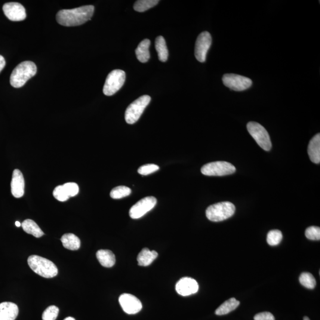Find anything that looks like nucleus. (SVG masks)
Masks as SVG:
<instances>
[{
    "label": "nucleus",
    "mask_w": 320,
    "mask_h": 320,
    "mask_svg": "<svg viewBox=\"0 0 320 320\" xmlns=\"http://www.w3.org/2000/svg\"><path fill=\"white\" fill-rule=\"evenodd\" d=\"M94 11L93 5H85L70 10H62L58 12L56 19L58 23L64 26L81 25L91 19Z\"/></svg>",
    "instance_id": "nucleus-1"
},
{
    "label": "nucleus",
    "mask_w": 320,
    "mask_h": 320,
    "mask_svg": "<svg viewBox=\"0 0 320 320\" xmlns=\"http://www.w3.org/2000/svg\"><path fill=\"white\" fill-rule=\"evenodd\" d=\"M37 67L32 61H24L15 68L10 76V84L14 88H20L36 75Z\"/></svg>",
    "instance_id": "nucleus-2"
},
{
    "label": "nucleus",
    "mask_w": 320,
    "mask_h": 320,
    "mask_svg": "<svg viewBox=\"0 0 320 320\" xmlns=\"http://www.w3.org/2000/svg\"><path fill=\"white\" fill-rule=\"evenodd\" d=\"M27 263L34 272L45 278H52L58 274L56 265L47 258L32 255L27 259Z\"/></svg>",
    "instance_id": "nucleus-3"
},
{
    "label": "nucleus",
    "mask_w": 320,
    "mask_h": 320,
    "mask_svg": "<svg viewBox=\"0 0 320 320\" xmlns=\"http://www.w3.org/2000/svg\"><path fill=\"white\" fill-rule=\"evenodd\" d=\"M235 211V206L232 202H223L209 206L206 211V215L212 222H220L232 217Z\"/></svg>",
    "instance_id": "nucleus-4"
},
{
    "label": "nucleus",
    "mask_w": 320,
    "mask_h": 320,
    "mask_svg": "<svg viewBox=\"0 0 320 320\" xmlns=\"http://www.w3.org/2000/svg\"><path fill=\"white\" fill-rule=\"evenodd\" d=\"M151 97L147 95L141 96L132 102L126 110L125 118L128 124H134L140 118L145 109L149 105Z\"/></svg>",
    "instance_id": "nucleus-5"
},
{
    "label": "nucleus",
    "mask_w": 320,
    "mask_h": 320,
    "mask_svg": "<svg viewBox=\"0 0 320 320\" xmlns=\"http://www.w3.org/2000/svg\"><path fill=\"white\" fill-rule=\"evenodd\" d=\"M249 134L261 149L269 152L272 149V143L268 132L262 125L255 122H250L247 125Z\"/></svg>",
    "instance_id": "nucleus-6"
},
{
    "label": "nucleus",
    "mask_w": 320,
    "mask_h": 320,
    "mask_svg": "<svg viewBox=\"0 0 320 320\" xmlns=\"http://www.w3.org/2000/svg\"><path fill=\"white\" fill-rule=\"evenodd\" d=\"M236 168L227 161H215L208 163L201 168L202 173L208 176H223L235 173Z\"/></svg>",
    "instance_id": "nucleus-7"
},
{
    "label": "nucleus",
    "mask_w": 320,
    "mask_h": 320,
    "mask_svg": "<svg viewBox=\"0 0 320 320\" xmlns=\"http://www.w3.org/2000/svg\"><path fill=\"white\" fill-rule=\"evenodd\" d=\"M126 75L124 71L115 70L107 76L103 87V93L107 96H112L124 85Z\"/></svg>",
    "instance_id": "nucleus-8"
},
{
    "label": "nucleus",
    "mask_w": 320,
    "mask_h": 320,
    "mask_svg": "<svg viewBox=\"0 0 320 320\" xmlns=\"http://www.w3.org/2000/svg\"><path fill=\"white\" fill-rule=\"evenodd\" d=\"M223 81L226 87L238 91L247 90L252 85L251 80L235 74H226L223 76Z\"/></svg>",
    "instance_id": "nucleus-9"
},
{
    "label": "nucleus",
    "mask_w": 320,
    "mask_h": 320,
    "mask_svg": "<svg viewBox=\"0 0 320 320\" xmlns=\"http://www.w3.org/2000/svg\"><path fill=\"white\" fill-rule=\"evenodd\" d=\"M156 204L157 199L155 197H146L132 206L129 210V216L132 219H139L152 210Z\"/></svg>",
    "instance_id": "nucleus-10"
},
{
    "label": "nucleus",
    "mask_w": 320,
    "mask_h": 320,
    "mask_svg": "<svg viewBox=\"0 0 320 320\" xmlns=\"http://www.w3.org/2000/svg\"><path fill=\"white\" fill-rule=\"evenodd\" d=\"M211 44L212 38L210 33L204 32L200 34L197 38L195 49V57L199 62H205Z\"/></svg>",
    "instance_id": "nucleus-11"
},
{
    "label": "nucleus",
    "mask_w": 320,
    "mask_h": 320,
    "mask_svg": "<svg viewBox=\"0 0 320 320\" xmlns=\"http://www.w3.org/2000/svg\"><path fill=\"white\" fill-rule=\"evenodd\" d=\"M119 301L123 310L128 315H135L142 310V303L133 295L122 294L120 296Z\"/></svg>",
    "instance_id": "nucleus-12"
},
{
    "label": "nucleus",
    "mask_w": 320,
    "mask_h": 320,
    "mask_svg": "<svg viewBox=\"0 0 320 320\" xmlns=\"http://www.w3.org/2000/svg\"><path fill=\"white\" fill-rule=\"evenodd\" d=\"M2 10L5 16L11 21H23L26 18L25 8L20 3L15 2L6 3L3 5Z\"/></svg>",
    "instance_id": "nucleus-13"
},
{
    "label": "nucleus",
    "mask_w": 320,
    "mask_h": 320,
    "mask_svg": "<svg viewBox=\"0 0 320 320\" xmlns=\"http://www.w3.org/2000/svg\"><path fill=\"white\" fill-rule=\"evenodd\" d=\"M176 290L181 296H189L198 291L199 285L196 280L189 277H184L177 283Z\"/></svg>",
    "instance_id": "nucleus-14"
},
{
    "label": "nucleus",
    "mask_w": 320,
    "mask_h": 320,
    "mask_svg": "<svg viewBox=\"0 0 320 320\" xmlns=\"http://www.w3.org/2000/svg\"><path fill=\"white\" fill-rule=\"evenodd\" d=\"M25 182L22 173L18 169L13 171L11 182L12 195L14 198H20L24 195Z\"/></svg>",
    "instance_id": "nucleus-15"
},
{
    "label": "nucleus",
    "mask_w": 320,
    "mask_h": 320,
    "mask_svg": "<svg viewBox=\"0 0 320 320\" xmlns=\"http://www.w3.org/2000/svg\"><path fill=\"white\" fill-rule=\"evenodd\" d=\"M18 314L16 304L10 302L0 304V320H15Z\"/></svg>",
    "instance_id": "nucleus-16"
},
{
    "label": "nucleus",
    "mask_w": 320,
    "mask_h": 320,
    "mask_svg": "<svg viewBox=\"0 0 320 320\" xmlns=\"http://www.w3.org/2000/svg\"><path fill=\"white\" fill-rule=\"evenodd\" d=\"M308 154H309L311 161L315 164H319L320 162V134H318L314 137L308 147Z\"/></svg>",
    "instance_id": "nucleus-17"
},
{
    "label": "nucleus",
    "mask_w": 320,
    "mask_h": 320,
    "mask_svg": "<svg viewBox=\"0 0 320 320\" xmlns=\"http://www.w3.org/2000/svg\"><path fill=\"white\" fill-rule=\"evenodd\" d=\"M158 257V252L155 250L150 251L149 248H144L138 254L137 257L138 265L141 266H149Z\"/></svg>",
    "instance_id": "nucleus-18"
},
{
    "label": "nucleus",
    "mask_w": 320,
    "mask_h": 320,
    "mask_svg": "<svg viewBox=\"0 0 320 320\" xmlns=\"http://www.w3.org/2000/svg\"><path fill=\"white\" fill-rule=\"evenodd\" d=\"M96 257L101 265L105 267H111L115 265L116 258L112 251L100 250L97 251Z\"/></svg>",
    "instance_id": "nucleus-19"
},
{
    "label": "nucleus",
    "mask_w": 320,
    "mask_h": 320,
    "mask_svg": "<svg viewBox=\"0 0 320 320\" xmlns=\"http://www.w3.org/2000/svg\"><path fill=\"white\" fill-rule=\"evenodd\" d=\"M151 45V42L149 39H144L138 46L135 53L138 60L141 63H146L150 58V53L149 48Z\"/></svg>",
    "instance_id": "nucleus-20"
},
{
    "label": "nucleus",
    "mask_w": 320,
    "mask_h": 320,
    "mask_svg": "<svg viewBox=\"0 0 320 320\" xmlns=\"http://www.w3.org/2000/svg\"><path fill=\"white\" fill-rule=\"evenodd\" d=\"M64 248L70 250H78L80 247L81 242L78 236L74 234H66L61 239Z\"/></svg>",
    "instance_id": "nucleus-21"
},
{
    "label": "nucleus",
    "mask_w": 320,
    "mask_h": 320,
    "mask_svg": "<svg viewBox=\"0 0 320 320\" xmlns=\"http://www.w3.org/2000/svg\"><path fill=\"white\" fill-rule=\"evenodd\" d=\"M23 230L27 234L32 235L36 238H41L44 235V233L38 226L35 221L32 220H26L21 224Z\"/></svg>",
    "instance_id": "nucleus-22"
},
{
    "label": "nucleus",
    "mask_w": 320,
    "mask_h": 320,
    "mask_svg": "<svg viewBox=\"0 0 320 320\" xmlns=\"http://www.w3.org/2000/svg\"><path fill=\"white\" fill-rule=\"evenodd\" d=\"M240 301L237 300L235 298H230L229 300L224 302L222 305L218 308L215 311V314L218 316H223L233 312L239 307Z\"/></svg>",
    "instance_id": "nucleus-23"
},
{
    "label": "nucleus",
    "mask_w": 320,
    "mask_h": 320,
    "mask_svg": "<svg viewBox=\"0 0 320 320\" xmlns=\"http://www.w3.org/2000/svg\"><path fill=\"white\" fill-rule=\"evenodd\" d=\"M155 45L159 60L165 62L168 59V51L164 38L162 36H158L156 39Z\"/></svg>",
    "instance_id": "nucleus-24"
},
{
    "label": "nucleus",
    "mask_w": 320,
    "mask_h": 320,
    "mask_svg": "<svg viewBox=\"0 0 320 320\" xmlns=\"http://www.w3.org/2000/svg\"><path fill=\"white\" fill-rule=\"evenodd\" d=\"M159 2V0H139L135 2L134 8L138 12H144L155 7Z\"/></svg>",
    "instance_id": "nucleus-25"
},
{
    "label": "nucleus",
    "mask_w": 320,
    "mask_h": 320,
    "mask_svg": "<svg viewBox=\"0 0 320 320\" xmlns=\"http://www.w3.org/2000/svg\"><path fill=\"white\" fill-rule=\"evenodd\" d=\"M131 192V189L129 187L120 186L113 189L110 192V196L112 199H119L130 195Z\"/></svg>",
    "instance_id": "nucleus-26"
},
{
    "label": "nucleus",
    "mask_w": 320,
    "mask_h": 320,
    "mask_svg": "<svg viewBox=\"0 0 320 320\" xmlns=\"http://www.w3.org/2000/svg\"><path fill=\"white\" fill-rule=\"evenodd\" d=\"M301 284L308 289H313L316 287V281L312 273L304 272L301 273L299 278Z\"/></svg>",
    "instance_id": "nucleus-27"
},
{
    "label": "nucleus",
    "mask_w": 320,
    "mask_h": 320,
    "mask_svg": "<svg viewBox=\"0 0 320 320\" xmlns=\"http://www.w3.org/2000/svg\"><path fill=\"white\" fill-rule=\"evenodd\" d=\"M283 238L281 231L274 230L270 231L267 234V242L270 245L275 246L280 244Z\"/></svg>",
    "instance_id": "nucleus-28"
},
{
    "label": "nucleus",
    "mask_w": 320,
    "mask_h": 320,
    "mask_svg": "<svg viewBox=\"0 0 320 320\" xmlns=\"http://www.w3.org/2000/svg\"><path fill=\"white\" fill-rule=\"evenodd\" d=\"M59 314V309L56 306H49L42 315L43 320H55Z\"/></svg>",
    "instance_id": "nucleus-29"
},
{
    "label": "nucleus",
    "mask_w": 320,
    "mask_h": 320,
    "mask_svg": "<svg viewBox=\"0 0 320 320\" xmlns=\"http://www.w3.org/2000/svg\"><path fill=\"white\" fill-rule=\"evenodd\" d=\"M53 195L55 199L60 202H66L70 198L63 185H60L55 187L54 190Z\"/></svg>",
    "instance_id": "nucleus-30"
},
{
    "label": "nucleus",
    "mask_w": 320,
    "mask_h": 320,
    "mask_svg": "<svg viewBox=\"0 0 320 320\" xmlns=\"http://www.w3.org/2000/svg\"><path fill=\"white\" fill-rule=\"evenodd\" d=\"M306 238L311 240H320V229L319 227L312 226L308 228L305 233Z\"/></svg>",
    "instance_id": "nucleus-31"
},
{
    "label": "nucleus",
    "mask_w": 320,
    "mask_h": 320,
    "mask_svg": "<svg viewBox=\"0 0 320 320\" xmlns=\"http://www.w3.org/2000/svg\"><path fill=\"white\" fill-rule=\"evenodd\" d=\"M160 169L159 166L154 164H149L141 166L138 170V173L146 176L155 172L158 171Z\"/></svg>",
    "instance_id": "nucleus-32"
},
{
    "label": "nucleus",
    "mask_w": 320,
    "mask_h": 320,
    "mask_svg": "<svg viewBox=\"0 0 320 320\" xmlns=\"http://www.w3.org/2000/svg\"><path fill=\"white\" fill-rule=\"evenodd\" d=\"M63 186L70 198L78 195L79 187L78 184L73 182L67 183L63 184Z\"/></svg>",
    "instance_id": "nucleus-33"
},
{
    "label": "nucleus",
    "mask_w": 320,
    "mask_h": 320,
    "mask_svg": "<svg viewBox=\"0 0 320 320\" xmlns=\"http://www.w3.org/2000/svg\"><path fill=\"white\" fill-rule=\"evenodd\" d=\"M254 320H275V317L269 312H262L257 314L254 318Z\"/></svg>",
    "instance_id": "nucleus-34"
},
{
    "label": "nucleus",
    "mask_w": 320,
    "mask_h": 320,
    "mask_svg": "<svg viewBox=\"0 0 320 320\" xmlns=\"http://www.w3.org/2000/svg\"><path fill=\"white\" fill-rule=\"evenodd\" d=\"M5 66V61L4 58L0 55V73L2 72V70L4 69V68Z\"/></svg>",
    "instance_id": "nucleus-35"
},
{
    "label": "nucleus",
    "mask_w": 320,
    "mask_h": 320,
    "mask_svg": "<svg viewBox=\"0 0 320 320\" xmlns=\"http://www.w3.org/2000/svg\"><path fill=\"white\" fill-rule=\"evenodd\" d=\"M15 224H16V226L17 227H20L21 226V223L20 222H18V221H16V223H15Z\"/></svg>",
    "instance_id": "nucleus-36"
},
{
    "label": "nucleus",
    "mask_w": 320,
    "mask_h": 320,
    "mask_svg": "<svg viewBox=\"0 0 320 320\" xmlns=\"http://www.w3.org/2000/svg\"><path fill=\"white\" fill-rule=\"evenodd\" d=\"M64 320H76L72 318V317H69V318H67L66 319H65Z\"/></svg>",
    "instance_id": "nucleus-37"
},
{
    "label": "nucleus",
    "mask_w": 320,
    "mask_h": 320,
    "mask_svg": "<svg viewBox=\"0 0 320 320\" xmlns=\"http://www.w3.org/2000/svg\"><path fill=\"white\" fill-rule=\"evenodd\" d=\"M303 320H310V319L309 318H308V317H304V318H303Z\"/></svg>",
    "instance_id": "nucleus-38"
}]
</instances>
